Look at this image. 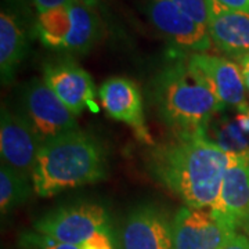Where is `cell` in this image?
<instances>
[{
	"label": "cell",
	"mask_w": 249,
	"mask_h": 249,
	"mask_svg": "<svg viewBox=\"0 0 249 249\" xmlns=\"http://www.w3.org/2000/svg\"><path fill=\"white\" fill-rule=\"evenodd\" d=\"M231 155L208 142L199 132L173 133L152 145L148 170L152 178L178 196L186 206L206 209L219 196Z\"/></svg>",
	"instance_id": "cell-1"
},
{
	"label": "cell",
	"mask_w": 249,
	"mask_h": 249,
	"mask_svg": "<svg viewBox=\"0 0 249 249\" xmlns=\"http://www.w3.org/2000/svg\"><path fill=\"white\" fill-rule=\"evenodd\" d=\"M107 157L101 142L80 129L43 142L31 173L37 196H54L107 178Z\"/></svg>",
	"instance_id": "cell-2"
},
{
	"label": "cell",
	"mask_w": 249,
	"mask_h": 249,
	"mask_svg": "<svg viewBox=\"0 0 249 249\" xmlns=\"http://www.w3.org/2000/svg\"><path fill=\"white\" fill-rule=\"evenodd\" d=\"M152 101L173 133H194L226 107L202 79L188 57L178 55L154 78Z\"/></svg>",
	"instance_id": "cell-3"
},
{
	"label": "cell",
	"mask_w": 249,
	"mask_h": 249,
	"mask_svg": "<svg viewBox=\"0 0 249 249\" xmlns=\"http://www.w3.org/2000/svg\"><path fill=\"white\" fill-rule=\"evenodd\" d=\"M34 230L50 240L79 249H115L108 213L100 205H64L43 214Z\"/></svg>",
	"instance_id": "cell-4"
},
{
	"label": "cell",
	"mask_w": 249,
	"mask_h": 249,
	"mask_svg": "<svg viewBox=\"0 0 249 249\" xmlns=\"http://www.w3.org/2000/svg\"><path fill=\"white\" fill-rule=\"evenodd\" d=\"M35 32L47 49L64 53H85L101 37L103 27L96 7L71 3L37 16Z\"/></svg>",
	"instance_id": "cell-5"
},
{
	"label": "cell",
	"mask_w": 249,
	"mask_h": 249,
	"mask_svg": "<svg viewBox=\"0 0 249 249\" xmlns=\"http://www.w3.org/2000/svg\"><path fill=\"white\" fill-rule=\"evenodd\" d=\"M24 116L43 142L79 129L76 116L43 79L31 80L22 91Z\"/></svg>",
	"instance_id": "cell-6"
},
{
	"label": "cell",
	"mask_w": 249,
	"mask_h": 249,
	"mask_svg": "<svg viewBox=\"0 0 249 249\" xmlns=\"http://www.w3.org/2000/svg\"><path fill=\"white\" fill-rule=\"evenodd\" d=\"M43 80L75 116L85 109L98 112L96 88L90 73L71 58L46 64Z\"/></svg>",
	"instance_id": "cell-7"
},
{
	"label": "cell",
	"mask_w": 249,
	"mask_h": 249,
	"mask_svg": "<svg viewBox=\"0 0 249 249\" xmlns=\"http://www.w3.org/2000/svg\"><path fill=\"white\" fill-rule=\"evenodd\" d=\"M173 249H220L237 231L211 213L209 209L181 206L173 220Z\"/></svg>",
	"instance_id": "cell-8"
},
{
	"label": "cell",
	"mask_w": 249,
	"mask_h": 249,
	"mask_svg": "<svg viewBox=\"0 0 249 249\" xmlns=\"http://www.w3.org/2000/svg\"><path fill=\"white\" fill-rule=\"evenodd\" d=\"M43 142V139L36 133L24 114L1 108L0 152L6 165L25 175H31Z\"/></svg>",
	"instance_id": "cell-9"
},
{
	"label": "cell",
	"mask_w": 249,
	"mask_h": 249,
	"mask_svg": "<svg viewBox=\"0 0 249 249\" xmlns=\"http://www.w3.org/2000/svg\"><path fill=\"white\" fill-rule=\"evenodd\" d=\"M148 16L152 25L180 49L193 53L212 49L208 28L188 17L172 0H150Z\"/></svg>",
	"instance_id": "cell-10"
},
{
	"label": "cell",
	"mask_w": 249,
	"mask_h": 249,
	"mask_svg": "<svg viewBox=\"0 0 249 249\" xmlns=\"http://www.w3.org/2000/svg\"><path fill=\"white\" fill-rule=\"evenodd\" d=\"M98 96L108 115L127 124L140 142L155 145L145 124L142 91L133 80L111 78L100 86Z\"/></svg>",
	"instance_id": "cell-11"
},
{
	"label": "cell",
	"mask_w": 249,
	"mask_h": 249,
	"mask_svg": "<svg viewBox=\"0 0 249 249\" xmlns=\"http://www.w3.org/2000/svg\"><path fill=\"white\" fill-rule=\"evenodd\" d=\"M208 209L234 231L242 227L249 214V154L231 157L219 196Z\"/></svg>",
	"instance_id": "cell-12"
},
{
	"label": "cell",
	"mask_w": 249,
	"mask_h": 249,
	"mask_svg": "<svg viewBox=\"0 0 249 249\" xmlns=\"http://www.w3.org/2000/svg\"><path fill=\"white\" fill-rule=\"evenodd\" d=\"M122 249H173L169 216L154 205H142L127 216L121 232Z\"/></svg>",
	"instance_id": "cell-13"
},
{
	"label": "cell",
	"mask_w": 249,
	"mask_h": 249,
	"mask_svg": "<svg viewBox=\"0 0 249 249\" xmlns=\"http://www.w3.org/2000/svg\"><path fill=\"white\" fill-rule=\"evenodd\" d=\"M188 60L226 107L247 103V88L238 64L208 53H191Z\"/></svg>",
	"instance_id": "cell-14"
},
{
	"label": "cell",
	"mask_w": 249,
	"mask_h": 249,
	"mask_svg": "<svg viewBox=\"0 0 249 249\" xmlns=\"http://www.w3.org/2000/svg\"><path fill=\"white\" fill-rule=\"evenodd\" d=\"M208 32L222 53L240 60L249 54V13L232 10L217 0H206Z\"/></svg>",
	"instance_id": "cell-15"
},
{
	"label": "cell",
	"mask_w": 249,
	"mask_h": 249,
	"mask_svg": "<svg viewBox=\"0 0 249 249\" xmlns=\"http://www.w3.org/2000/svg\"><path fill=\"white\" fill-rule=\"evenodd\" d=\"M199 133L222 151L241 157L249 154V104L217 111Z\"/></svg>",
	"instance_id": "cell-16"
},
{
	"label": "cell",
	"mask_w": 249,
	"mask_h": 249,
	"mask_svg": "<svg viewBox=\"0 0 249 249\" xmlns=\"http://www.w3.org/2000/svg\"><path fill=\"white\" fill-rule=\"evenodd\" d=\"M28 52V32L17 14L1 10L0 14V73L1 82L14 79L19 64Z\"/></svg>",
	"instance_id": "cell-17"
},
{
	"label": "cell",
	"mask_w": 249,
	"mask_h": 249,
	"mask_svg": "<svg viewBox=\"0 0 249 249\" xmlns=\"http://www.w3.org/2000/svg\"><path fill=\"white\" fill-rule=\"evenodd\" d=\"M32 178L28 175L1 163L0 169V211L6 214L22 205L34 193Z\"/></svg>",
	"instance_id": "cell-18"
},
{
	"label": "cell",
	"mask_w": 249,
	"mask_h": 249,
	"mask_svg": "<svg viewBox=\"0 0 249 249\" xmlns=\"http://www.w3.org/2000/svg\"><path fill=\"white\" fill-rule=\"evenodd\" d=\"M19 244L24 249H79L73 245H67V244L50 240L45 235L37 234L36 231L24 232L21 235Z\"/></svg>",
	"instance_id": "cell-19"
},
{
	"label": "cell",
	"mask_w": 249,
	"mask_h": 249,
	"mask_svg": "<svg viewBox=\"0 0 249 249\" xmlns=\"http://www.w3.org/2000/svg\"><path fill=\"white\" fill-rule=\"evenodd\" d=\"M178 9L184 11L198 24L208 28V4L206 0H172Z\"/></svg>",
	"instance_id": "cell-20"
},
{
	"label": "cell",
	"mask_w": 249,
	"mask_h": 249,
	"mask_svg": "<svg viewBox=\"0 0 249 249\" xmlns=\"http://www.w3.org/2000/svg\"><path fill=\"white\" fill-rule=\"evenodd\" d=\"M72 0H32V3H34V6H35V9L37 10L39 14L62 7V6H65V4H68Z\"/></svg>",
	"instance_id": "cell-21"
},
{
	"label": "cell",
	"mask_w": 249,
	"mask_h": 249,
	"mask_svg": "<svg viewBox=\"0 0 249 249\" xmlns=\"http://www.w3.org/2000/svg\"><path fill=\"white\" fill-rule=\"evenodd\" d=\"M220 249H249V238L244 234L235 232L224 242Z\"/></svg>",
	"instance_id": "cell-22"
},
{
	"label": "cell",
	"mask_w": 249,
	"mask_h": 249,
	"mask_svg": "<svg viewBox=\"0 0 249 249\" xmlns=\"http://www.w3.org/2000/svg\"><path fill=\"white\" fill-rule=\"evenodd\" d=\"M217 1L229 9L249 13V0H217Z\"/></svg>",
	"instance_id": "cell-23"
},
{
	"label": "cell",
	"mask_w": 249,
	"mask_h": 249,
	"mask_svg": "<svg viewBox=\"0 0 249 249\" xmlns=\"http://www.w3.org/2000/svg\"><path fill=\"white\" fill-rule=\"evenodd\" d=\"M238 65H240L241 75H242V79H244V83H245L247 91L249 93V54L241 57L240 60H238Z\"/></svg>",
	"instance_id": "cell-24"
},
{
	"label": "cell",
	"mask_w": 249,
	"mask_h": 249,
	"mask_svg": "<svg viewBox=\"0 0 249 249\" xmlns=\"http://www.w3.org/2000/svg\"><path fill=\"white\" fill-rule=\"evenodd\" d=\"M75 1H79L83 4H88V6H93V7H96L98 3V0H75Z\"/></svg>",
	"instance_id": "cell-25"
},
{
	"label": "cell",
	"mask_w": 249,
	"mask_h": 249,
	"mask_svg": "<svg viewBox=\"0 0 249 249\" xmlns=\"http://www.w3.org/2000/svg\"><path fill=\"white\" fill-rule=\"evenodd\" d=\"M242 230H244V232L247 234V237L249 238V214L248 217H247V220L244 222V224H242V227H241Z\"/></svg>",
	"instance_id": "cell-26"
}]
</instances>
